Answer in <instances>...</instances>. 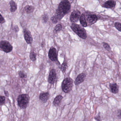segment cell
<instances>
[{
    "label": "cell",
    "instance_id": "obj_12",
    "mask_svg": "<svg viewBox=\"0 0 121 121\" xmlns=\"http://www.w3.org/2000/svg\"><path fill=\"white\" fill-rule=\"evenodd\" d=\"M49 97V94L48 92H47L40 93L39 96V98L41 101L45 103L47 101Z\"/></svg>",
    "mask_w": 121,
    "mask_h": 121
},
{
    "label": "cell",
    "instance_id": "obj_5",
    "mask_svg": "<svg viewBox=\"0 0 121 121\" xmlns=\"http://www.w3.org/2000/svg\"><path fill=\"white\" fill-rule=\"evenodd\" d=\"M0 48L5 53H8L12 51L13 47L8 41L1 40L0 41Z\"/></svg>",
    "mask_w": 121,
    "mask_h": 121
},
{
    "label": "cell",
    "instance_id": "obj_24",
    "mask_svg": "<svg viewBox=\"0 0 121 121\" xmlns=\"http://www.w3.org/2000/svg\"><path fill=\"white\" fill-rule=\"evenodd\" d=\"M115 27L117 28L118 31L119 32L121 31V23L118 22H117L115 23L114 24Z\"/></svg>",
    "mask_w": 121,
    "mask_h": 121
},
{
    "label": "cell",
    "instance_id": "obj_13",
    "mask_svg": "<svg viewBox=\"0 0 121 121\" xmlns=\"http://www.w3.org/2000/svg\"><path fill=\"white\" fill-rule=\"evenodd\" d=\"M116 2L115 1L110 0L107 1L103 4L102 6L107 8L113 9L115 8Z\"/></svg>",
    "mask_w": 121,
    "mask_h": 121
},
{
    "label": "cell",
    "instance_id": "obj_1",
    "mask_svg": "<svg viewBox=\"0 0 121 121\" xmlns=\"http://www.w3.org/2000/svg\"><path fill=\"white\" fill-rule=\"evenodd\" d=\"M71 8L70 2L67 0H64L60 2L56 11V15L51 18L53 23H56L60 21L65 15L69 12Z\"/></svg>",
    "mask_w": 121,
    "mask_h": 121
},
{
    "label": "cell",
    "instance_id": "obj_20",
    "mask_svg": "<svg viewBox=\"0 0 121 121\" xmlns=\"http://www.w3.org/2000/svg\"><path fill=\"white\" fill-rule=\"evenodd\" d=\"M18 73L19 77L21 79H25L27 78V74L24 71L20 70L18 72Z\"/></svg>",
    "mask_w": 121,
    "mask_h": 121
},
{
    "label": "cell",
    "instance_id": "obj_10",
    "mask_svg": "<svg viewBox=\"0 0 121 121\" xmlns=\"http://www.w3.org/2000/svg\"><path fill=\"white\" fill-rule=\"evenodd\" d=\"M81 13L78 10L74 11L72 13L70 16V20L72 22H77L80 17Z\"/></svg>",
    "mask_w": 121,
    "mask_h": 121
},
{
    "label": "cell",
    "instance_id": "obj_3",
    "mask_svg": "<svg viewBox=\"0 0 121 121\" xmlns=\"http://www.w3.org/2000/svg\"><path fill=\"white\" fill-rule=\"evenodd\" d=\"M71 27L74 32L80 37L83 39H86L87 34L86 30L81 26L75 23H73L72 24Z\"/></svg>",
    "mask_w": 121,
    "mask_h": 121
},
{
    "label": "cell",
    "instance_id": "obj_18",
    "mask_svg": "<svg viewBox=\"0 0 121 121\" xmlns=\"http://www.w3.org/2000/svg\"><path fill=\"white\" fill-rule=\"evenodd\" d=\"M10 10L12 13L15 12L17 9V6L16 4L13 1L11 0L10 1Z\"/></svg>",
    "mask_w": 121,
    "mask_h": 121
},
{
    "label": "cell",
    "instance_id": "obj_11",
    "mask_svg": "<svg viewBox=\"0 0 121 121\" xmlns=\"http://www.w3.org/2000/svg\"><path fill=\"white\" fill-rule=\"evenodd\" d=\"M86 77L85 73H81L79 74L77 77L74 83L75 85H78L83 82L85 80Z\"/></svg>",
    "mask_w": 121,
    "mask_h": 121
},
{
    "label": "cell",
    "instance_id": "obj_30",
    "mask_svg": "<svg viewBox=\"0 0 121 121\" xmlns=\"http://www.w3.org/2000/svg\"><path fill=\"white\" fill-rule=\"evenodd\" d=\"M45 42H44V41H43L42 42V43H41V46L42 48H43L45 47Z\"/></svg>",
    "mask_w": 121,
    "mask_h": 121
},
{
    "label": "cell",
    "instance_id": "obj_28",
    "mask_svg": "<svg viewBox=\"0 0 121 121\" xmlns=\"http://www.w3.org/2000/svg\"><path fill=\"white\" fill-rule=\"evenodd\" d=\"M95 119L98 121H102L101 120V117L99 116H98L97 117H95Z\"/></svg>",
    "mask_w": 121,
    "mask_h": 121
},
{
    "label": "cell",
    "instance_id": "obj_26",
    "mask_svg": "<svg viewBox=\"0 0 121 121\" xmlns=\"http://www.w3.org/2000/svg\"><path fill=\"white\" fill-rule=\"evenodd\" d=\"M5 22L4 18L0 14V23H3Z\"/></svg>",
    "mask_w": 121,
    "mask_h": 121
},
{
    "label": "cell",
    "instance_id": "obj_6",
    "mask_svg": "<svg viewBox=\"0 0 121 121\" xmlns=\"http://www.w3.org/2000/svg\"><path fill=\"white\" fill-rule=\"evenodd\" d=\"M85 15L87 26L94 24L98 20L97 16L94 14H88L86 15L85 14Z\"/></svg>",
    "mask_w": 121,
    "mask_h": 121
},
{
    "label": "cell",
    "instance_id": "obj_16",
    "mask_svg": "<svg viewBox=\"0 0 121 121\" xmlns=\"http://www.w3.org/2000/svg\"><path fill=\"white\" fill-rule=\"evenodd\" d=\"M80 21L82 26L85 27H87V25L85 20V15L84 13H83L81 15L80 18Z\"/></svg>",
    "mask_w": 121,
    "mask_h": 121
},
{
    "label": "cell",
    "instance_id": "obj_2",
    "mask_svg": "<svg viewBox=\"0 0 121 121\" xmlns=\"http://www.w3.org/2000/svg\"><path fill=\"white\" fill-rule=\"evenodd\" d=\"M30 101V97L27 94L20 95L17 98L18 105L22 109H25L27 106Z\"/></svg>",
    "mask_w": 121,
    "mask_h": 121
},
{
    "label": "cell",
    "instance_id": "obj_22",
    "mask_svg": "<svg viewBox=\"0 0 121 121\" xmlns=\"http://www.w3.org/2000/svg\"><path fill=\"white\" fill-rule=\"evenodd\" d=\"M62 24H58L55 26L54 30L55 32H57L60 31L62 30Z\"/></svg>",
    "mask_w": 121,
    "mask_h": 121
},
{
    "label": "cell",
    "instance_id": "obj_9",
    "mask_svg": "<svg viewBox=\"0 0 121 121\" xmlns=\"http://www.w3.org/2000/svg\"><path fill=\"white\" fill-rule=\"evenodd\" d=\"M57 79V73L54 69H52L50 72L48 78V82L49 84H54Z\"/></svg>",
    "mask_w": 121,
    "mask_h": 121
},
{
    "label": "cell",
    "instance_id": "obj_15",
    "mask_svg": "<svg viewBox=\"0 0 121 121\" xmlns=\"http://www.w3.org/2000/svg\"><path fill=\"white\" fill-rule=\"evenodd\" d=\"M112 92L113 94H117L119 92V87L116 83L109 85Z\"/></svg>",
    "mask_w": 121,
    "mask_h": 121
},
{
    "label": "cell",
    "instance_id": "obj_19",
    "mask_svg": "<svg viewBox=\"0 0 121 121\" xmlns=\"http://www.w3.org/2000/svg\"><path fill=\"white\" fill-rule=\"evenodd\" d=\"M30 59L32 61H34L36 59V54L33 50H31L30 53Z\"/></svg>",
    "mask_w": 121,
    "mask_h": 121
},
{
    "label": "cell",
    "instance_id": "obj_25",
    "mask_svg": "<svg viewBox=\"0 0 121 121\" xmlns=\"http://www.w3.org/2000/svg\"><path fill=\"white\" fill-rule=\"evenodd\" d=\"M5 102V97L4 96H0V105L4 104Z\"/></svg>",
    "mask_w": 121,
    "mask_h": 121
},
{
    "label": "cell",
    "instance_id": "obj_4",
    "mask_svg": "<svg viewBox=\"0 0 121 121\" xmlns=\"http://www.w3.org/2000/svg\"><path fill=\"white\" fill-rule=\"evenodd\" d=\"M73 82L74 81L70 78H65L62 83V89L63 91L66 93L70 92L73 87Z\"/></svg>",
    "mask_w": 121,
    "mask_h": 121
},
{
    "label": "cell",
    "instance_id": "obj_14",
    "mask_svg": "<svg viewBox=\"0 0 121 121\" xmlns=\"http://www.w3.org/2000/svg\"><path fill=\"white\" fill-rule=\"evenodd\" d=\"M63 97L61 95H58L56 97L53 102V104L55 106H58L61 103Z\"/></svg>",
    "mask_w": 121,
    "mask_h": 121
},
{
    "label": "cell",
    "instance_id": "obj_21",
    "mask_svg": "<svg viewBox=\"0 0 121 121\" xmlns=\"http://www.w3.org/2000/svg\"><path fill=\"white\" fill-rule=\"evenodd\" d=\"M67 67V64L66 62H64L61 65V71L63 73H64L65 72L66 69Z\"/></svg>",
    "mask_w": 121,
    "mask_h": 121
},
{
    "label": "cell",
    "instance_id": "obj_23",
    "mask_svg": "<svg viewBox=\"0 0 121 121\" xmlns=\"http://www.w3.org/2000/svg\"><path fill=\"white\" fill-rule=\"evenodd\" d=\"M103 47L108 51H110L111 50V48L108 43L104 42L103 43Z\"/></svg>",
    "mask_w": 121,
    "mask_h": 121
},
{
    "label": "cell",
    "instance_id": "obj_7",
    "mask_svg": "<svg viewBox=\"0 0 121 121\" xmlns=\"http://www.w3.org/2000/svg\"><path fill=\"white\" fill-rule=\"evenodd\" d=\"M49 59L52 61H55L57 60V50L55 48L51 47L48 52Z\"/></svg>",
    "mask_w": 121,
    "mask_h": 121
},
{
    "label": "cell",
    "instance_id": "obj_17",
    "mask_svg": "<svg viewBox=\"0 0 121 121\" xmlns=\"http://www.w3.org/2000/svg\"><path fill=\"white\" fill-rule=\"evenodd\" d=\"M34 9L35 8L33 6L27 5L24 8V11H25L26 13L29 14L32 13L34 11Z\"/></svg>",
    "mask_w": 121,
    "mask_h": 121
},
{
    "label": "cell",
    "instance_id": "obj_27",
    "mask_svg": "<svg viewBox=\"0 0 121 121\" xmlns=\"http://www.w3.org/2000/svg\"><path fill=\"white\" fill-rule=\"evenodd\" d=\"M43 20L45 22H46L48 20V16L47 15H44L43 17Z\"/></svg>",
    "mask_w": 121,
    "mask_h": 121
},
{
    "label": "cell",
    "instance_id": "obj_8",
    "mask_svg": "<svg viewBox=\"0 0 121 121\" xmlns=\"http://www.w3.org/2000/svg\"><path fill=\"white\" fill-rule=\"evenodd\" d=\"M23 37L26 42L28 44H31L32 43L33 38L31 32L27 29H25L23 30Z\"/></svg>",
    "mask_w": 121,
    "mask_h": 121
},
{
    "label": "cell",
    "instance_id": "obj_29",
    "mask_svg": "<svg viewBox=\"0 0 121 121\" xmlns=\"http://www.w3.org/2000/svg\"><path fill=\"white\" fill-rule=\"evenodd\" d=\"M4 93L5 96H6L8 97L9 96V93L8 91H6V90H4Z\"/></svg>",
    "mask_w": 121,
    "mask_h": 121
}]
</instances>
